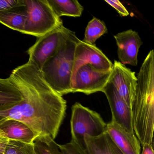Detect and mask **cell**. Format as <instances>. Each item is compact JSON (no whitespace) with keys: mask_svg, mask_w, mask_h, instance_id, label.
I'll use <instances>...</instances> for the list:
<instances>
[{"mask_svg":"<svg viewBox=\"0 0 154 154\" xmlns=\"http://www.w3.org/2000/svg\"><path fill=\"white\" fill-rule=\"evenodd\" d=\"M8 78L21 93L22 100L0 112V116L23 122L37 138L54 140L65 116L66 101L48 84L41 70L31 61L16 67Z\"/></svg>","mask_w":154,"mask_h":154,"instance_id":"1","label":"cell"},{"mask_svg":"<svg viewBox=\"0 0 154 154\" xmlns=\"http://www.w3.org/2000/svg\"><path fill=\"white\" fill-rule=\"evenodd\" d=\"M137 85L131 105L135 136L141 145L153 146L154 129V51H149L137 76Z\"/></svg>","mask_w":154,"mask_h":154,"instance_id":"2","label":"cell"},{"mask_svg":"<svg viewBox=\"0 0 154 154\" xmlns=\"http://www.w3.org/2000/svg\"><path fill=\"white\" fill-rule=\"evenodd\" d=\"M80 40L75 32L69 30L65 39L41 69L48 84L62 96L72 93L75 50Z\"/></svg>","mask_w":154,"mask_h":154,"instance_id":"3","label":"cell"},{"mask_svg":"<svg viewBox=\"0 0 154 154\" xmlns=\"http://www.w3.org/2000/svg\"><path fill=\"white\" fill-rule=\"evenodd\" d=\"M26 19L23 34L37 38L43 36L63 25L48 0H23Z\"/></svg>","mask_w":154,"mask_h":154,"instance_id":"4","label":"cell"},{"mask_svg":"<svg viewBox=\"0 0 154 154\" xmlns=\"http://www.w3.org/2000/svg\"><path fill=\"white\" fill-rule=\"evenodd\" d=\"M70 126L71 140L85 149L86 136L98 137L107 129V123L99 113L77 102L72 106Z\"/></svg>","mask_w":154,"mask_h":154,"instance_id":"5","label":"cell"},{"mask_svg":"<svg viewBox=\"0 0 154 154\" xmlns=\"http://www.w3.org/2000/svg\"><path fill=\"white\" fill-rule=\"evenodd\" d=\"M69 30L62 25L43 36L37 38L35 44L27 50L29 61L34 63L41 70L46 61L65 39Z\"/></svg>","mask_w":154,"mask_h":154,"instance_id":"6","label":"cell"},{"mask_svg":"<svg viewBox=\"0 0 154 154\" xmlns=\"http://www.w3.org/2000/svg\"><path fill=\"white\" fill-rule=\"evenodd\" d=\"M112 71L100 72L89 65L81 66L72 79V93L81 92L89 95L102 92L109 82Z\"/></svg>","mask_w":154,"mask_h":154,"instance_id":"7","label":"cell"},{"mask_svg":"<svg viewBox=\"0 0 154 154\" xmlns=\"http://www.w3.org/2000/svg\"><path fill=\"white\" fill-rule=\"evenodd\" d=\"M85 65H89L94 70L103 72L112 71L113 67L110 60L95 45L80 40L75 50L72 79L78 69Z\"/></svg>","mask_w":154,"mask_h":154,"instance_id":"8","label":"cell"},{"mask_svg":"<svg viewBox=\"0 0 154 154\" xmlns=\"http://www.w3.org/2000/svg\"><path fill=\"white\" fill-rule=\"evenodd\" d=\"M109 81L113 85L119 95L131 108L137 85L135 72L115 60Z\"/></svg>","mask_w":154,"mask_h":154,"instance_id":"9","label":"cell"},{"mask_svg":"<svg viewBox=\"0 0 154 154\" xmlns=\"http://www.w3.org/2000/svg\"><path fill=\"white\" fill-rule=\"evenodd\" d=\"M102 92L107 97L112 114V121L127 131L134 133L131 108L119 95L114 86L109 81Z\"/></svg>","mask_w":154,"mask_h":154,"instance_id":"10","label":"cell"},{"mask_svg":"<svg viewBox=\"0 0 154 154\" xmlns=\"http://www.w3.org/2000/svg\"><path fill=\"white\" fill-rule=\"evenodd\" d=\"M118 46V56L120 63L132 66L137 65L139 50L143 44L137 32L128 29L114 36Z\"/></svg>","mask_w":154,"mask_h":154,"instance_id":"11","label":"cell"},{"mask_svg":"<svg viewBox=\"0 0 154 154\" xmlns=\"http://www.w3.org/2000/svg\"><path fill=\"white\" fill-rule=\"evenodd\" d=\"M106 132L123 154H140V143L135 133L127 131L112 120L107 123Z\"/></svg>","mask_w":154,"mask_h":154,"instance_id":"12","label":"cell"},{"mask_svg":"<svg viewBox=\"0 0 154 154\" xmlns=\"http://www.w3.org/2000/svg\"><path fill=\"white\" fill-rule=\"evenodd\" d=\"M0 130L9 140L33 144L36 136L27 125L19 121L4 118L0 121Z\"/></svg>","mask_w":154,"mask_h":154,"instance_id":"13","label":"cell"},{"mask_svg":"<svg viewBox=\"0 0 154 154\" xmlns=\"http://www.w3.org/2000/svg\"><path fill=\"white\" fill-rule=\"evenodd\" d=\"M85 149L89 154H124L108 133L96 137H85Z\"/></svg>","mask_w":154,"mask_h":154,"instance_id":"14","label":"cell"},{"mask_svg":"<svg viewBox=\"0 0 154 154\" xmlns=\"http://www.w3.org/2000/svg\"><path fill=\"white\" fill-rule=\"evenodd\" d=\"M22 100L21 93L9 78H0V112L11 109Z\"/></svg>","mask_w":154,"mask_h":154,"instance_id":"15","label":"cell"},{"mask_svg":"<svg viewBox=\"0 0 154 154\" xmlns=\"http://www.w3.org/2000/svg\"><path fill=\"white\" fill-rule=\"evenodd\" d=\"M26 19V11L23 0L21 6L9 10L0 11V23L22 34Z\"/></svg>","mask_w":154,"mask_h":154,"instance_id":"16","label":"cell"},{"mask_svg":"<svg viewBox=\"0 0 154 154\" xmlns=\"http://www.w3.org/2000/svg\"><path fill=\"white\" fill-rule=\"evenodd\" d=\"M48 2L59 18L63 16L80 17L84 10L83 7L77 0H48Z\"/></svg>","mask_w":154,"mask_h":154,"instance_id":"17","label":"cell"},{"mask_svg":"<svg viewBox=\"0 0 154 154\" xmlns=\"http://www.w3.org/2000/svg\"><path fill=\"white\" fill-rule=\"evenodd\" d=\"M107 33L108 29L104 22L94 17L87 25L82 41L89 45H94L99 38Z\"/></svg>","mask_w":154,"mask_h":154,"instance_id":"18","label":"cell"},{"mask_svg":"<svg viewBox=\"0 0 154 154\" xmlns=\"http://www.w3.org/2000/svg\"><path fill=\"white\" fill-rule=\"evenodd\" d=\"M34 146L37 154H63L58 144L50 137L37 138Z\"/></svg>","mask_w":154,"mask_h":154,"instance_id":"19","label":"cell"},{"mask_svg":"<svg viewBox=\"0 0 154 154\" xmlns=\"http://www.w3.org/2000/svg\"><path fill=\"white\" fill-rule=\"evenodd\" d=\"M4 154H37L34 144H29L9 140Z\"/></svg>","mask_w":154,"mask_h":154,"instance_id":"20","label":"cell"},{"mask_svg":"<svg viewBox=\"0 0 154 154\" xmlns=\"http://www.w3.org/2000/svg\"><path fill=\"white\" fill-rule=\"evenodd\" d=\"M58 146L63 154H89L86 149L81 147L72 140L66 144H58Z\"/></svg>","mask_w":154,"mask_h":154,"instance_id":"21","label":"cell"},{"mask_svg":"<svg viewBox=\"0 0 154 154\" xmlns=\"http://www.w3.org/2000/svg\"><path fill=\"white\" fill-rule=\"evenodd\" d=\"M22 4L23 0H0V11L12 9Z\"/></svg>","mask_w":154,"mask_h":154,"instance_id":"22","label":"cell"},{"mask_svg":"<svg viewBox=\"0 0 154 154\" xmlns=\"http://www.w3.org/2000/svg\"><path fill=\"white\" fill-rule=\"evenodd\" d=\"M105 2L115 9L121 17H127L129 15L127 9L118 0H105Z\"/></svg>","mask_w":154,"mask_h":154,"instance_id":"23","label":"cell"},{"mask_svg":"<svg viewBox=\"0 0 154 154\" xmlns=\"http://www.w3.org/2000/svg\"><path fill=\"white\" fill-rule=\"evenodd\" d=\"M9 140L5 133L0 130V154H4Z\"/></svg>","mask_w":154,"mask_h":154,"instance_id":"24","label":"cell"},{"mask_svg":"<svg viewBox=\"0 0 154 154\" xmlns=\"http://www.w3.org/2000/svg\"><path fill=\"white\" fill-rule=\"evenodd\" d=\"M142 151L140 154H154L153 146L149 144L142 145Z\"/></svg>","mask_w":154,"mask_h":154,"instance_id":"25","label":"cell"},{"mask_svg":"<svg viewBox=\"0 0 154 154\" xmlns=\"http://www.w3.org/2000/svg\"><path fill=\"white\" fill-rule=\"evenodd\" d=\"M4 117H2V116H0V121L2 120L3 119H4Z\"/></svg>","mask_w":154,"mask_h":154,"instance_id":"26","label":"cell"}]
</instances>
